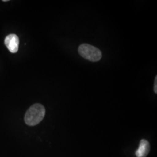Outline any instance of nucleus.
Instances as JSON below:
<instances>
[{"mask_svg":"<svg viewBox=\"0 0 157 157\" xmlns=\"http://www.w3.org/2000/svg\"><path fill=\"white\" fill-rule=\"evenodd\" d=\"M78 54L84 58L91 62L99 61L102 58V52L98 48L94 46L82 44L78 47Z\"/></svg>","mask_w":157,"mask_h":157,"instance_id":"2","label":"nucleus"},{"mask_svg":"<svg viewBox=\"0 0 157 157\" xmlns=\"http://www.w3.org/2000/svg\"><path fill=\"white\" fill-rule=\"evenodd\" d=\"M4 43L8 50L12 53H16L19 49V40L17 36L15 34H11L6 37Z\"/></svg>","mask_w":157,"mask_h":157,"instance_id":"3","label":"nucleus"},{"mask_svg":"<svg viewBox=\"0 0 157 157\" xmlns=\"http://www.w3.org/2000/svg\"><path fill=\"white\" fill-rule=\"evenodd\" d=\"M154 91L155 94L157 93V76L155 78V83H154Z\"/></svg>","mask_w":157,"mask_h":157,"instance_id":"5","label":"nucleus"},{"mask_svg":"<svg viewBox=\"0 0 157 157\" xmlns=\"http://www.w3.org/2000/svg\"><path fill=\"white\" fill-rule=\"evenodd\" d=\"M150 150V146L148 141L144 139L140 141L138 149L136 151V155L137 157H146Z\"/></svg>","mask_w":157,"mask_h":157,"instance_id":"4","label":"nucleus"},{"mask_svg":"<svg viewBox=\"0 0 157 157\" xmlns=\"http://www.w3.org/2000/svg\"><path fill=\"white\" fill-rule=\"evenodd\" d=\"M45 109L40 104H35L28 109L25 116V123L29 126H35L42 121L45 116Z\"/></svg>","mask_w":157,"mask_h":157,"instance_id":"1","label":"nucleus"},{"mask_svg":"<svg viewBox=\"0 0 157 157\" xmlns=\"http://www.w3.org/2000/svg\"><path fill=\"white\" fill-rule=\"evenodd\" d=\"M4 2H6V1H8V0H3Z\"/></svg>","mask_w":157,"mask_h":157,"instance_id":"6","label":"nucleus"}]
</instances>
